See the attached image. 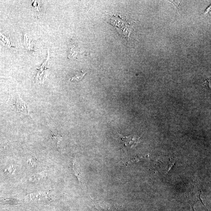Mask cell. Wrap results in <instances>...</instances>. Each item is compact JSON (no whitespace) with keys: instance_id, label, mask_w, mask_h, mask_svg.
Here are the masks:
<instances>
[{"instance_id":"ba28073f","label":"cell","mask_w":211,"mask_h":211,"mask_svg":"<svg viewBox=\"0 0 211 211\" xmlns=\"http://www.w3.org/2000/svg\"><path fill=\"white\" fill-rule=\"evenodd\" d=\"M23 39L26 49L31 52L33 51V42L28 38L27 34L24 35Z\"/></svg>"},{"instance_id":"277c9868","label":"cell","mask_w":211,"mask_h":211,"mask_svg":"<svg viewBox=\"0 0 211 211\" xmlns=\"http://www.w3.org/2000/svg\"><path fill=\"white\" fill-rule=\"evenodd\" d=\"M121 136L124 145L127 147L131 148L132 147L135 146L139 142V138H138L135 135H131L127 136Z\"/></svg>"},{"instance_id":"30bf717a","label":"cell","mask_w":211,"mask_h":211,"mask_svg":"<svg viewBox=\"0 0 211 211\" xmlns=\"http://www.w3.org/2000/svg\"><path fill=\"white\" fill-rule=\"evenodd\" d=\"M27 163L32 166L36 165L37 164V160L36 158L34 156H29L27 157Z\"/></svg>"},{"instance_id":"3957f363","label":"cell","mask_w":211,"mask_h":211,"mask_svg":"<svg viewBox=\"0 0 211 211\" xmlns=\"http://www.w3.org/2000/svg\"><path fill=\"white\" fill-rule=\"evenodd\" d=\"M49 62V55H48V57L46 60L42 64L40 68L39 69L38 72L36 75V80L39 83L43 82L47 76L44 73L45 72L48 74V69L49 68V64H48Z\"/></svg>"},{"instance_id":"9c48e42d","label":"cell","mask_w":211,"mask_h":211,"mask_svg":"<svg viewBox=\"0 0 211 211\" xmlns=\"http://www.w3.org/2000/svg\"><path fill=\"white\" fill-rule=\"evenodd\" d=\"M86 73V72H84L82 70L79 72H77L71 79H70V81H79L83 78Z\"/></svg>"},{"instance_id":"6da1fadb","label":"cell","mask_w":211,"mask_h":211,"mask_svg":"<svg viewBox=\"0 0 211 211\" xmlns=\"http://www.w3.org/2000/svg\"><path fill=\"white\" fill-rule=\"evenodd\" d=\"M124 16L115 15L111 18V24L122 36L128 38L131 29V24Z\"/></svg>"},{"instance_id":"8992f818","label":"cell","mask_w":211,"mask_h":211,"mask_svg":"<svg viewBox=\"0 0 211 211\" xmlns=\"http://www.w3.org/2000/svg\"><path fill=\"white\" fill-rule=\"evenodd\" d=\"M72 169L74 174L77 177L79 181L81 182L82 179L81 169L79 164L76 161L73 162Z\"/></svg>"},{"instance_id":"8fae6325","label":"cell","mask_w":211,"mask_h":211,"mask_svg":"<svg viewBox=\"0 0 211 211\" xmlns=\"http://www.w3.org/2000/svg\"><path fill=\"white\" fill-rule=\"evenodd\" d=\"M52 138L57 143L59 142L62 139V137L59 135L57 134H53Z\"/></svg>"},{"instance_id":"7c38bea8","label":"cell","mask_w":211,"mask_h":211,"mask_svg":"<svg viewBox=\"0 0 211 211\" xmlns=\"http://www.w3.org/2000/svg\"><path fill=\"white\" fill-rule=\"evenodd\" d=\"M210 10L211 5H210V6H209V7H207V8H206V10H205V12H204V15H207V13L209 12L210 11Z\"/></svg>"},{"instance_id":"5b68a950","label":"cell","mask_w":211,"mask_h":211,"mask_svg":"<svg viewBox=\"0 0 211 211\" xmlns=\"http://www.w3.org/2000/svg\"><path fill=\"white\" fill-rule=\"evenodd\" d=\"M93 206L99 210L107 211L110 210V204L104 201H98L93 203Z\"/></svg>"},{"instance_id":"7a4b0ae2","label":"cell","mask_w":211,"mask_h":211,"mask_svg":"<svg viewBox=\"0 0 211 211\" xmlns=\"http://www.w3.org/2000/svg\"><path fill=\"white\" fill-rule=\"evenodd\" d=\"M14 106L18 112L24 114L29 113L30 110L26 104L18 96H16L14 100Z\"/></svg>"},{"instance_id":"52a82bcc","label":"cell","mask_w":211,"mask_h":211,"mask_svg":"<svg viewBox=\"0 0 211 211\" xmlns=\"http://www.w3.org/2000/svg\"><path fill=\"white\" fill-rule=\"evenodd\" d=\"M77 46L74 40L71 41L69 46V58H72L76 56L77 54Z\"/></svg>"}]
</instances>
